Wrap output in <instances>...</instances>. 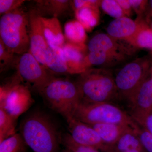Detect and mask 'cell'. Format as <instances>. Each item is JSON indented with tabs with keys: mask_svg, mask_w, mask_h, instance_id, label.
Segmentation results:
<instances>
[{
	"mask_svg": "<svg viewBox=\"0 0 152 152\" xmlns=\"http://www.w3.org/2000/svg\"><path fill=\"white\" fill-rule=\"evenodd\" d=\"M20 133L34 152H60L62 134L48 114L36 111L22 120Z\"/></svg>",
	"mask_w": 152,
	"mask_h": 152,
	"instance_id": "cell-1",
	"label": "cell"
},
{
	"mask_svg": "<svg viewBox=\"0 0 152 152\" xmlns=\"http://www.w3.org/2000/svg\"><path fill=\"white\" fill-rule=\"evenodd\" d=\"M75 83L82 102L110 103L119 97L115 77L108 69L90 68L80 74Z\"/></svg>",
	"mask_w": 152,
	"mask_h": 152,
	"instance_id": "cell-2",
	"label": "cell"
},
{
	"mask_svg": "<svg viewBox=\"0 0 152 152\" xmlns=\"http://www.w3.org/2000/svg\"><path fill=\"white\" fill-rule=\"evenodd\" d=\"M29 34L28 12L22 7L1 17L0 41L15 54L29 52Z\"/></svg>",
	"mask_w": 152,
	"mask_h": 152,
	"instance_id": "cell-3",
	"label": "cell"
},
{
	"mask_svg": "<svg viewBox=\"0 0 152 152\" xmlns=\"http://www.w3.org/2000/svg\"><path fill=\"white\" fill-rule=\"evenodd\" d=\"M39 94L48 107L66 121L72 118L74 111L81 100L75 82L56 77Z\"/></svg>",
	"mask_w": 152,
	"mask_h": 152,
	"instance_id": "cell-4",
	"label": "cell"
},
{
	"mask_svg": "<svg viewBox=\"0 0 152 152\" xmlns=\"http://www.w3.org/2000/svg\"><path fill=\"white\" fill-rule=\"evenodd\" d=\"M72 118L88 125L114 124L136 128L139 125L130 116L110 102L88 103L80 101Z\"/></svg>",
	"mask_w": 152,
	"mask_h": 152,
	"instance_id": "cell-5",
	"label": "cell"
},
{
	"mask_svg": "<svg viewBox=\"0 0 152 152\" xmlns=\"http://www.w3.org/2000/svg\"><path fill=\"white\" fill-rule=\"evenodd\" d=\"M152 64V58L145 56L133 60L121 68L115 77L118 96L129 102L148 77Z\"/></svg>",
	"mask_w": 152,
	"mask_h": 152,
	"instance_id": "cell-6",
	"label": "cell"
},
{
	"mask_svg": "<svg viewBox=\"0 0 152 152\" xmlns=\"http://www.w3.org/2000/svg\"><path fill=\"white\" fill-rule=\"evenodd\" d=\"M29 88L16 73L0 87V108L18 119L34 103Z\"/></svg>",
	"mask_w": 152,
	"mask_h": 152,
	"instance_id": "cell-7",
	"label": "cell"
},
{
	"mask_svg": "<svg viewBox=\"0 0 152 152\" xmlns=\"http://www.w3.org/2000/svg\"><path fill=\"white\" fill-rule=\"evenodd\" d=\"M16 74L26 86L39 93L53 79L56 77L44 66L41 65L29 52L21 55L15 65Z\"/></svg>",
	"mask_w": 152,
	"mask_h": 152,
	"instance_id": "cell-8",
	"label": "cell"
},
{
	"mask_svg": "<svg viewBox=\"0 0 152 152\" xmlns=\"http://www.w3.org/2000/svg\"><path fill=\"white\" fill-rule=\"evenodd\" d=\"M69 134L77 143L92 148L102 152H108L110 146L105 143L90 125L73 118L66 121Z\"/></svg>",
	"mask_w": 152,
	"mask_h": 152,
	"instance_id": "cell-9",
	"label": "cell"
},
{
	"mask_svg": "<svg viewBox=\"0 0 152 152\" xmlns=\"http://www.w3.org/2000/svg\"><path fill=\"white\" fill-rule=\"evenodd\" d=\"M88 52L101 51L129 59L134 48L125 42L116 39L107 34L99 33L94 36L87 45Z\"/></svg>",
	"mask_w": 152,
	"mask_h": 152,
	"instance_id": "cell-10",
	"label": "cell"
},
{
	"mask_svg": "<svg viewBox=\"0 0 152 152\" xmlns=\"http://www.w3.org/2000/svg\"><path fill=\"white\" fill-rule=\"evenodd\" d=\"M131 117L137 124L152 113V77H148L129 101Z\"/></svg>",
	"mask_w": 152,
	"mask_h": 152,
	"instance_id": "cell-11",
	"label": "cell"
},
{
	"mask_svg": "<svg viewBox=\"0 0 152 152\" xmlns=\"http://www.w3.org/2000/svg\"><path fill=\"white\" fill-rule=\"evenodd\" d=\"M28 14L30 23L29 52L41 65L46 67L45 56L48 46L43 33L39 16L33 9L28 12Z\"/></svg>",
	"mask_w": 152,
	"mask_h": 152,
	"instance_id": "cell-12",
	"label": "cell"
},
{
	"mask_svg": "<svg viewBox=\"0 0 152 152\" xmlns=\"http://www.w3.org/2000/svg\"><path fill=\"white\" fill-rule=\"evenodd\" d=\"M61 48L69 74L80 75L89 69L86 60L88 54L86 45H77L66 42Z\"/></svg>",
	"mask_w": 152,
	"mask_h": 152,
	"instance_id": "cell-13",
	"label": "cell"
},
{
	"mask_svg": "<svg viewBox=\"0 0 152 152\" xmlns=\"http://www.w3.org/2000/svg\"><path fill=\"white\" fill-rule=\"evenodd\" d=\"M39 18L43 33L48 46L61 48L65 43V38L58 18L41 16Z\"/></svg>",
	"mask_w": 152,
	"mask_h": 152,
	"instance_id": "cell-14",
	"label": "cell"
},
{
	"mask_svg": "<svg viewBox=\"0 0 152 152\" xmlns=\"http://www.w3.org/2000/svg\"><path fill=\"white\" fill-rule=\"evenodd\" d=\"M137 27V20L134 21L127 17L115 19L107 28V34L111 37L126 42L135 32Z\"/></svg>",
	"mask_w": 152,
	"mask_h": 152,
	"instance_id": "cell-15",
	"label": "cell"
},
{
	"mask_svg": "<svg viewBox=\"0 0 152 152\" xmlns=\"http://www.w3.org/2000/svg\"><path fill=\"white\" fill-rule=\"evenodd\" d=\"M136 20L137 27L136 32L125 42L135 49H148L152 53V28L143 16H138Z\"/></svg>",
	"mask_w": 152,
	"mask_h": 152,
	"instance_id": "cell-16",
	"label": "cell"
},
{
	"mask_svg": "<svg viewBox=\"0 0 152 152\" xmlns=\"http://www.w3.org/2000/svg\"><path fill=\"white\" fill-rule=\"evenodd\" d=\"M33 10L39 16L58 18L62 15L69 10L70 1L68 0H38L34 1Z\"/></svg>",
	"mask_w": 152,
	"mask_h": 152,
	"instance_id": "cell-17",
	"label": "cell"
},
{
	"mask_svg": "<svg viewBox=\"0 0 152 152\" xmlns=\"http://www.w3.org/2000/svg\"><path fill=\"white\" fill-rule=\"evenodd\" d=\"M89 125L97 132L103 141L110 147L115 143L128 129L134 127L127 125L114 124H97Z\"/></svg>",
	"mask_w": 152,
	"mask_h": 152,
	"instance_id": "cell-18",
	"label": "cell"
},
{
	"mask_svg": "<svg viewBox=\"0 0 152 152\" xmlns=\"http://www.w3.org/2000/svg\"><path fill=\"white\" fill-rule=\"evenodd\" d=\"M45 67L53 74H69L61 48L48 46L45 56Z\"/></svg>",
	"mask_w": 152,
	"mask_h": 152,
	"instance_id": "cell-19",
	"label": "cell"
},
{
	"mask_svg": "<svg viewBox=\"0 0 152 152\" xmlns=\"http://www.w3.org/2000/svg\"><path fill=\"white\" fill-rule=\"evenodd\" d=\"M137 128L131 127L126 131L116 142L110 147L109 152H122L144 148L139 138Z\"/></svg>",
	"mask_w": 152,
	"mask_h": 152,
	"instance_id": "cell-20",
	"label": "cell"
},
{
	"mask_svg": "<svg viewBox=\"0 0 152 152\" xmlns=\"http://www.w3.org/2000/svg\"><path fill=\"white\" fill-rule=\"evenodd\" d=\"M64 37L68 42L84 45L87 39L86 31L77 20L69 21L65 24Z\"/></svg>",
	"mask_w": 152,
	"mask_h": 152,
	"instance_id": "cell-21",
	"label": "cell"
},
{
	"mask_svg": "<svg viewBox=\"0 0 152 152\" xmlns=\"http://www.w3.org/2000/svg\"><path fill=\"white\" fill-rule=\"evenodd\" d=\"M99 7H88L75 11L76 20L86 31L90 32L98 25L100 19Z\"/></svg>",
	"mask_w": 152,
	"mask_h": 152,
	"instance_id": "cell-22",
	"label": "cell"
},
{
	"mask_svg": "<svg viewBox=\"0 0 152 152\" xmlns=\"http://www.w3.org/2000/svg\"><path fill=\"white\" fill-rule=\"evenodd\" d=\"M17 120L0 108V142L16 133Z\"/></svg>",
	"mask_w": 152,
	"mask_h": 152,
	"instance_id": "cell-23",
	"label": "cell"
},
{
	"mask_svg": "<svg viewBox=\"0 0 152 152\" xmlns=\"http://www.w3.org/2000/svg\"><path fill=\"white\" fill-rule=\"evenodd\" d=\"M26 145L20 133H16L0 142V152H19L25 151Z\"/></svg>",
	"mask_w": 152,
	"mask_h": 152,
	"instance_id": "cell-24",
	"label": "cell"
},
{
	"mask_svg": "<svg viewBox=\"0 0 152 152\" xmlns=\"http://www.w3.org/2000/svg\"><path fill=\"white\" fill-rule=\"evenodd\" d=\"M100 7L106 14L115 19L126 17L117 0L101 1Z\"/></svg>",
	"mask_w": 152,
	"mask_h": 152,
	"instance_id": "cell-25",
	"label": "cell"
},
{
	"mask_svg": "<svg viewBox=\"0 0 152 152\" xmlns=\"http://www.w3.org/2000/svg\"><path fill=\"white\" fill-rule=\"evenodd\" d=\"M61 144L72 152H99L91 147L82 145L74 141L69 133L62 134Z\"/></svg>",
	"mask_w": 152,
	"mask_h": 152,
	"instance_id": "cell-26",
	"label": "cell"
},
{
	"mask_svg": "<svg viewBox=\"0 0 152 152\" xmlns=\"http://www.w3.org/2000/svg\"><path fill=\"white\" fill-rule=\"evenodd\" d=\"M15 55L0 41V69L1 72L6 70L15 61Z\"/></svg>",
	"mask_w": 152,
	"mask_h": 152,
	"instance_id": "cell-27",
	"label": "cell"
},
{
	"mask_svg": "<svg viewBox=\"0 0 152 152\" xmlns=\"http://www.w3.org/2000/svg\"><path fill=\"white\" fill-rule=\"evenodd\" d=\"M24 0H0V14L1 15L8 13L21 7Z\"/></svg>",
	"mask_w": 152,
	"mask_h": 152,
	"instance_id": "cell-28",
	"label": "cell"
},
{
	"mask_svg": "<svg viewBox=\"0 0 152 152\" xmlns=\"http://www.w3.org/2000/svg\"><path fill=\"white\" fill-rule=\"evenodd\" d=\"M137 133L145 150L148 152H152V136L140 126L138 128Z\"/></svg>",
	"mask_w": 152,
	"mask_h": 152,
	"instance_id": "cell-29",
	"label": "cell"
},
{
	"mask_svg": "<svg viewBox=\"0 0 152 152\" xmlns=\"http://www.w3.org/2000/svg\"><path fill=\"white\" fill-rule=\"evenodd\" d=\"M101 1L98 0H74L70 1V5L74 11L88 7H100Z\"/></svg>",
	"mask_w": 152,
	"mask_h": 152,
	"instance_id": "cell-30",
	"label": "cell"
},
{
	"mask_svg": "<svg viewBox=\"0 0 152 152\" xmlns=\"http://www.w3.org/2000/svg\"><path fill=\"white\" fill-rule=\"evenodd\" d=\"M133 10L138 16H143L148 7V1L146 0H129Z\"/></svg>",
	"mask_w": 152,
	"mask_h": 152,
	"instance_id": "cell-31",
	"label": "cell"
},
{
	"mask_svg": "<svg viewBox=\"0 0 152 152\" xmlns=\"http://www.w3.org/2000/svg\"><path fill=\"white\" fill-rule=\"evenodd\" d=\"M152 136V113L146 116L137 124Z\"/></svg>",
	"mask_w": 152,
	"mask_h": 152,
	"instance_id": "cell-32",
	"label": "cell"
},
{
	"mask_svg": "<svg viewBox=\"0 0 152 152\" xmlns=\"http://www.w3.org/2000/svg\"><path fill=\"white\" fill-rule=\"evenodd\" d=\"M117 1L121 6L125 16L130 18L132 15L133 9L129 0H117Z\"/></svg>",
	"mask_w": 152,
	"mask_h": 152,
	"instance_id": "cell-33",
	"label": "cell"
},
{
	"mask_svg": "<svg viewBox=\"0 0 152 152\" xmlns=\"http://www.w3.org/2000/svg\"><path fill=\"white\" fill-rule=\"evenodd\" d=\"M145 12L147 13V15L146 18L145 19L146 21H148L152 18V0L148 1Z\"/></svg>",
	"mask_w": 152,
	"mask_h": 152,
	"instance_id": "cell-34",
	"label": "cell"
},
{
	"mask_svg": "<svg viewBox=\"0 0 152 152\" xmlns=\"http://www.w3.org/2000/svg\"><path fill=\"white\" fill-rule=\"evenodd\" d=\"M122 152H148L145 150L144 148H141L134 149L128 150V151H125Z\"/></svg>",
	"mask_w": 152,
	"mask_h": 152,
	"instance_id": "cell-35",
	"label": "cell"
},
{
	"mask_svg": "<svg viewBox=\"0 0 152 152\" xmlns=\"http://www.w3.org/2000/svg\"><path fill=\"white\" fill-rule=\"evenodd\" d=\"M148 23L149 25L152 28V20L148 22Z\"/></svg>",
	"mask_w": 152,
	"mask_h": 152,
	"instance_id": "cell-36",
	"label": "cell"
},
{
	"mask_svg": "<svg viewBox=\"0 0 152 152\" xmlns=\"http://www.w3.org/2000/svg\"><path fill=\"white\" fill-rule=\"evenodd\" d=\"M63 152H72L70 150H68V149L66 148L65 150H64Z\"/></svg>",
	"mask_w": 152,
	"mask_h": 152,
	"instance_id": "cell-37",
	"label": "cell"
},
{
	"mask_svg": "<svg viewBox=\"0 0 152 152\" xmlns=\"http://www.w3.org/2000/svg\"><path fill=\"white\" fill-rule=\"evenodd\" d=\"M150 74H151V77H152V64L151 66V72H150Z\"/></svg>",
	"mask_w": 152,
	"mask_h": 152,
	"instance_id": "cell-38",
	"label": "cell"
},
{
	"mask_svg": "<svg viewBox=\"0 0 152 152\" xmlns=\"http://www.w3.org/2000/svg\"><path fill=\"white\" fill-rule=\"evenodd\" d=\"M25 152V151H22L19 152Z\"/></svg>",
	"mask_w": 152,
	"mask_h": 152,
	"instance_id": "cell-39",
	"label": "cell"
},
{
	"mask_svg": "<svg viewBox=\"0 0 152 152\" xmlns=\"http://www.w3.org/2000/svg\"></svg>",
	"mask_w": 152,
	"mask_h": 152,
	"instance_id": "cell-40",
	"label": "cell"
}]
</instances>
